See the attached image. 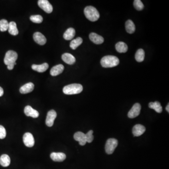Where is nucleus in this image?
Returning <instances> with one entry per match:
<instances>
[{"label":"nucleus","mask_w":169,"mask_h":169,"mask_svg":"<svg viewBox=\"0 0 169 169\" xmlns=\"http://www.w3.org/2000/svg\"><path fill=\"white\" fill-rule=\"evenodd\" d=\"M119 64V59L114 55H107L101 60L102 66L104 68H111L117 66Z\"/></svg>","instance_id":"obj_1"},{"label":"nucleus","mask_w":169,"mask_h":169,"mask_svg":"<svg viewBox=\"0 0 169 169\" xmlns=\"http://www.w3.org/2000/svg\"><path fill=\"white\" fill-rule=\"evenodd\" d=\"M84 14L86 18L92 22L98 20L100 17V14L97 9L92 6H88L85 8Z\"/></svg>","instance_id":"obj_2"},{"label":"nucleus","mask_w":169,"mask_h":169,"mask_svg":"<svg viewBox=\"0 0 169 169\" xmlns=\"http://www.w3.org/2000/svg\"><path fill=\"white\" fill-rule=\"evenodd\" d=\"M83 89V86L80 84H72L64 86L63 92L67 95H76L80 93Z\"/></svg>","instance_id":"obj_3"},{"label":"nucleus","mask_w":169,"mask_h":169,"mask_svg":"<svg viewBox=\"0 0 169 169\" xmlns=\"http://www.w3.org/2000/svg\"><path fill=\"white\" fill-rule=\"evenodd\" d=\"M18 55L17 52L13 50H9L6 53L4 63L6 65H9L11 64H14L16 65L17 63L16 61L17 59Z\"/></svg>","instance_id":"obj_4"},{"label":"nucleus","mask_w":169,"mask_h":169,"mask_svg":"<svg viewBox=\"0 0 169 169\" xmlns=\"http://www.w3.org/2000/svg\"><path fill=\"white\" fill-rule=\"evenodd\" d=\"M118 145L117 139L114 138L109 139L105 145V151L108 154H112Z\"/></svg>","instance_id":"obj_5"},{"label":"nucleus","mask_w":169,"mask_h":169,"mask_svg":"<svg viewBox=\"0 0 169 169\" xmlns=\"http://www.w3.org/2000/svg\"><path fill=\"white\" fill-rule=\"evenodd\" d=\"M39 6L47 13H51L53 11V6L47 0H39L38 2Z\"/></svg>","instance_id":"obj_6"},{"label":"nucleus","mask_w":169,"mask_h":169,"mask_svg":"<svg viewBox=\"0 0 169 169\" xmlns=\"http://www.w3.org/2000/svg\"><path fill=\"white\" fill-rule=\"evenodd\" d=\"M141 110V105L139 103H136L133 105L130 111L128 113V116L130 118H133L137 117L140 114Z\"/></svg>","instance_id":"obj_7"},{"label":"nucleus","mask_w":169,"mask_h":169,"mask_svg":"<svg viewBox=\"0 0 169 169\" xmlns=\"http://www.w3.org/2000/svg\"><path fill=\"white\" fill-rule=\"evenodd\" d=\"M56 117L57 114L54 110H50L48 112L46 119V125L49 127H52Z\"/></svg>","instance_id":"obj_8"},{"label":"nucleus","mask_w":169,"mask_h":169,"mask_svg":"<svg viewBox=\"0 0 169 169\" xmlns=\"http://www.w3.org/2000/svg\"><path fill=\"white\" fill-rule=\"evenodd\" d=\"M23 142L27 147L29 148L33 147L35 141L33 134L30 133H25L23 136Z\"/></svg>","instance_id":"obj_9"},{"label":"nucleus","mask_w":169,"mask_h":169,"mask_svg":"<svg viewBox=\"0 0 169 169\" xmlns=\"http://www.w3.org/2000/svg\"><path fill=\"white\" fill-rule=\"evenodd\" d=\"M24 113L27 117H31L33 118H37L39 116V113L38 111L33 109L30 106H27L24 109Z\"/></svg>","instance_id":"obj_10"},{"label":"nucleus","mask_w":169,"mask_h":169,"mask_svg":"<svg viewBox=\"0 0 169 169\" xmlns=\"http://www.w3.org/2000/svg\"><path fill=\"white\" fill-rule=\"evenodd\" d=\"M33 39L37 43L40 45H45L47 39L45 36L39 32H36L33 34Z\"/></svg>","instance_id":"obj_11"},{"label":"nucleus","mask_w":169,"mask_h":169,"mask_svg":"<svg viewBox=\"0 0 169 169\" xmlns=\"http://www.w3.org/2000/svg\"><path fill=\"white\" fill-rule=\"evenodd\" d=\"M75 140L79 142L80 145L84 146L86 144V134L82 132H78L76 133L74 135Z\"/></svg>","instance_id":"obj_12"},{"label":"nucleus","mask_w":169,"mask_h":169,"mask_svg":"<svg viewBox=\"0 0 169 169\" xmlns=\"http://www.w3.org/2000/svg\"><path fill=\"white\" fill-rule=\"evenodd\" d=\"M50 158L54 161L61 162H63L66 159V155L64 153L53 152L50 154Z\"/></svg>","instance_id":"obj_13"},{"label":"nucleus","mask_w":169,"mask_h":169,"mask_svg":"<svg viewBox=\"0 0 169 169\" xmlns=\"http://www.w3.org/2000/svg\"><path fill=\"white\" fill-rule=\"evenodd\" d=\"M146 131V128L142 124H138L135 125L133 128V133L136 137L142 135Z\"/></svg>","instance_id":"obj_14"},{"label":"nucleus","mask_w":169,"mask_h":169,"mask_svg":"<svg viewBox=\"0 0 169 169\" xmlns=\"http://www.w3.org/2000/svg\"><path fill=\"white\" fill-rule=\"evenodd\" d=\"M34 88V84L32 82H29L22 86L19 89V91L22 94H28L33 91Z\"/></svg>","instance_id":"obj_15"},{"label":"nucleus","mask_w":169,"mask_h":169,"mask_svg":"<svg viewBox=\"0 0 169 169\" xmlns=\"http://www.w3.org/2000/svg\"><path fill=\"white\" fill-rule=\"evenodd\" d=\"M89 38L92 42L96 44H101L104 42V39L102 37L94 33L90 34Z\"/></svg>","instance_id":"obj_16"},{"label":"nucleus","mask_w":169,"mask_h":169,"mask_svg":"<svg viewBox=\"0 0 169 169\" xmlns=\"http://www.w3.org/2000/svg\"><path fill=\"white\" fill-rule=\"evenodd\" d=\"M62 59L66 64L72 65L76 62L74 56L69 53H64L62 55Z\"/></svg>","instance_id":"obj_17"},{"label":"nucleus","mask_w":169,"mask_h":169,"mask_svg":"<svg viewBox=\"0 0 169 169\" xmlns=\"http://www.w3.org/2000/svg\"><path fill=\"white\" fill-rule=\"evenodd\" d=\"M64 66L62 64H58L52 67L50 74L52 76H56L62 74L64 70Z\"/></svg>","instance_id":"obj_18"},{"label":"nucleus","mask_w":169,"mask_h":169,"mask_svg":"<svg viewBox=\"0 0 169 169\" xmlns=\"http://www.w3.org/2000/svg\"><path fill=\"white\" fill-rule=\"evenodd\" d=\"M49 67V65L48 64L46 63H44L42 64H39V65L33 64L32 66V69L35 71H38V72H40V73L45 72L48 70Z\"/></svg>","instance_id":"obj_19"},{"label":"nucleus","mask_w":169,"mask_h":169,"mask_svg":"<svg viewBox=\"0 0 169 169\" xmlns=\"http://www.w3.org/2000/svg\"><path fill=\"white\" fill-rule=\"evenodd\" d=\"M75 35V30L73 28H69L64 33V38L67 41H70L74 37Z\"/></svg>","instance_id":"obj_20"},{"label":"nucleus","mask_w":169,"mask_h":169,"mask_svg":"<svg viewBox=\"0 0 169 169\" xmlns=\"http://www.w3.org/2000/svg\"><path fill=\"white\" fill-rule=\"evenodd\" d=\"M8 31L11 35L16 36L18 34V30L17 27V24L15 22H11L9 23Z\"/></svg>","instance_id":"obj_21"},{"label":"nucleus","mask_w":169,"mask_h":169,"mask_svg":"<svg viewBox=\"0 0 169 169\" xmlns=\"http://www.w3.org/2000/svg\"><path fill=\"white\" fill-rule=\"evenodd\" d=\"M11 164L10 156L6 154H3L0 157V164L3 167L9 166Z\"/></svg>","instance_id":"obj_22"},{"label":"nucleus","mask_w":169,"mask_h":169,"mask_svg":"<svg viewBox=\"0 0 169 169\" xmlns=\"http://www.w3.org/2000/svg\"><path fill=\"white\" fill-rule=\"evenodd\" d=\"M126 30L128 33L130 34L134 33L135 30V26L133 22L131 20H128L126 22Z\"/></svg>","instance_id":"obj_23"},{"label":"nucleus","mask_w":169,"mask_h":169,"mask_svg":"<svg viewBox=\"0 0 169 169\" xmlns=\"http://www.w3.org/2000/svg\"><path fill=\"white\" fill-rule=\"evenodd\" d=\"M116 49L117 52L120 53H126L128 50L127 45L123 42H118L116 44Z\"/></svg>","instance_id":"obj_24"},{"label":"nucleus","mask_w":169,"mask_h":169,"mask_svg":"<svg viewBox=\"0 0 169 169\" xmlns=\"http://www.w3.org/2000/svg\"><path fill=\"white\" fill-rule=\"evenodd\" d=\"M149 106L150 108L153 109L156 112L159 113L162 112L163 111L162 106L161 105L160 103L158 102H150L149 103Z\"/></svg>","instance_id":"obj_25"},{"label":"nucleus","mask_w":169,"mask_h":169,"mask_svg":"<svg viewBox=\"0 0 169 169\" xmlns=\"http://www.w3.org/2000/svg\"><path fill=\"white\" fill-rule=\"evenodd\" d=\"M82 42H83V39L81 38V37H78L77 38L75 39L72 40L70 43V48L71 49H76L79 46L81 45V44L82 43Z\"/></svg>","instance_id":"obj_26"},{"label":"nucleus","mask_w":169,"mask_h":169,"mask_svg":"<svg viewBox=\"0 0 169 169\" xmlns=\"http://www.w3.org/2000/svg\"><path fill=\"white\" fill-rule=\"evenodd\" d=\"M135 59L138 62L143 61L145 58V52L143 49H139L137 51L135 54Z\"/></svg>","instance_id":"obj_27"},{"label":"nucleus","mask_w":169,"mask_h":169,"mask_svg":"<svg viewBox=\"0 0 169 169\" xmlns=\"http://www.w3.org/2000/svg\"><path fill=\"white\" fill-rule=\"evenodd\" d=\"M9 23L5 19H2L1 20H0V31L3 32L8 30Z\"/></svg>","instance_id":"obj_28"},{"label":"nucleus","mask_w":169,"mask_h":169,"mask_svg":"<svg viewBox=\"0 0 169 169\" xmlns=\"http://www.w3.org/2000/svg\"><path fill=\"white\" fill-rule=\"evenodd\" d=\"M30 20L34 23H40L42 22L43 17L39 15H33L30 17Z\"/></svg>","instance_id":"obj_29"},{"label":"nucleus","mask_w":169,"mask_h":169,"mask_svg":"<svg viewBox=\"0 0 169 169\" xmlns=\"http://www.w3.org/2000/svg\"><path fill=\"white\" fill-rule=\"evenodd\" d=\"M133 5L137 11H142L144 7L143 4L140 0H135L133 2Z\"/></svg>","instance_id":"obj_30"},{"label":"nucleus","mask_w":169,"mask_h":169,"mask_svg":"<svg viewBox=\"0 0 169 169\" xmlns=\"http://www.w3.org/2000/svg\"><path fill=\"white\" fill-rule=\"evenodd\" d=\"M92 134H93L92 130H90L85 134L86 142L91 143L92 140H94V137Z\"/></svg>","instance_id":"obj_31"},{"label":"nucleus","mask_w":169,"mask_h":169,"mask_svg":"<svg viewBox=\"0 0 169 169\" xmlns=\"http://www.w3.org/2000/svg\"><path fill=\"white\" fill-rule=\"evenodd\" d=\"M6 136V131L3 126L0 125V139H3Z\"/></svg>","instance_id":"obj_32"},{"label":"nucleus","mask_w":169,"mask_h":169,"mask_svg":"<svg viewBox=\"0 0 169 169\" xmlns=\"http://www.w3.org/2000/svg\"><path fill=\"white\" fill-rule=\"evenodd\" d=\"M15 64H10V65H8L7 68L9 70H12L14 68V66H15Z\"/></svg>","instance_id":"obj_33"},{"label":"nucleus","mask_w":169,"mask_h":169,"mask_svg":"<svg viewBox=\"0 0 169 169\" xmlns=\"http://www.w3.org/2000/svg\"><path fill=\"white\" fill-rule=\"evenodd\" d=\"M3 94H4V91H3V89L2 87L0 86V97H1L3 95Z\"/></svg>","instance_id":"obj_34"},{"label":"nucleus","mask_w":169,"mask_h":169,"mask_svg":"<svg viewBox=\"0 0 169 169\" xmlns=\"http://www.w3.org/2000/svg\"><path fill=\"white\" fill-rule=\"evenodd\" d=\"M169 104H168V105H167V106H166V111H168V112L169 113Z\"/></svg>","instance_id":"obj_35"}]
</instances>
